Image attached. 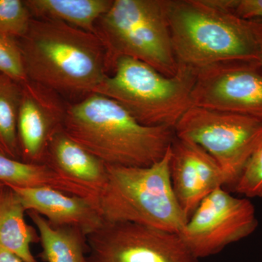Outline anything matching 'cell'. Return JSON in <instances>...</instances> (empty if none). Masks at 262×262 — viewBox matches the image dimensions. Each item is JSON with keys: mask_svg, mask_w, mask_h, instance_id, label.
<instances>
[{"mask_svg": "<svg viewBox=\"0 0 262 262\" xmlns=\"http://www.w3.org/2000/svg\"><path fill=\"white\" fill-rule=\"evenodd\" d=\"M19 44L28 80L53 90L68 102L94 94L110 73L101 39L62 22L33 18Z\"/></svg>", "mask_w": 262, "mask_h": 262, "instance_id": "cell-1", "label": "cell"}, {"mask_svg": "<svg viewBox=\"0 0 262 262\" xmlns=\"http://www.w3.org/2000/svg\"><path fill=\"white\" fill-rule=\"evenodd\" d=\"M179 65L198 71L229 61H260L262 20L241 18L225 0H165Z\"/></svg>", "mask_w": 262, "mask_h": 262, "instance_id": "cell-2", "label": "cell"}, {"mask_svg": "<svg viewBox=\"0 0 262 262\" xmlns=\"http://www.w3.org/2000/svg\"><path fill=\"white\" fill-rule=\"evenodd\" d=\"M63 130L107 165L146 167L171 144L173 127L146 126L121 105L99 94L69 102Z\"/></svg>", "mask_w": 262, "mask_h": 262, "instance_id": "cell-3", "label": "cell"}, {"mask_svg": "<svg viewBox=\"0 0 262 262\" xmlns=\"http://www.w3.org/2000/svg\"><path fill=\"white\" fill-rule=\"evenodd\" d=\"M170 146L146 167L107 165L106 187L98 198L105 222H129L179 234L187 223L170 175Z\"/></svg>", "mask_w": 262, "mask_h": 262, "instance_id": "cell-4", "label": "cell"}, {"mask_svg": "<svg viewBox=\"0 0 262 262\" xmlns=\"http://www.w3.org/2000/svg\"><path fill=\"white\" fill-rule=\"evenodd\" d=\"M177 73L166 77L149 65L122 57L94 93L112 98L146 126L175 127L192 106L196 71L179 65Z\"/></svg>", "mask_w": 262, "mask_h": 262, "instance_id": "cell-5", "label": "cell"}, {"mask_svg": "<svg viewBox=\"0 0 262 262\" xmlns=\"http://www.w3.org/2000/svg\"><path fill=\"white\" fill-rule=\"evenodd\" d=\"M94 34L106 48L110 72L122 57L144 62L166 77L178 72L165 0H113Z\"/></svg>", "mask_w": 262, "mask_h": 262, "instance_id": "cell-6", "label": "cell"}, {"mask_svg": "<svg viewBox=\"0 0 262 262\" xmlns=\"http://www.w3.org/2000/svg\"><path fill=\"white\" fill-rule=\"evenodd\" d=\"M176 136L198 144L234 187L262 143V119L192 106L174 127Z\"/></svg>", "mask_w": 262, "mask_h": 262, "instance_id": "cell-7", "label": "cell"}, {"mask_svg": "<svg viewBox=\"0 0 262 262\" xmlns=\"http://www.w3.org/2000/svg\"><path fill=\"white\" fill-rule=\"evenodd\" d=\"M258 227L254 206L218 188L196 207L179 233L196 259L213 256L246 238Z\"/></svg>", "mask_w": 262, "mask_h": 262, "instance_id": "cell-8", "label": "cell"}, {"mask_svg": "<svg viewBox=\"0 0 262 262\" xmlns=\"http://www.w3.org/2000/svg\"><path fill=\"white\" fill-rule=\"evenodd\" d=\"M87 243L89 262H198L179 234L129 222H105Z\"/></svg>", "mask_w": 262, "mask_h": 262, "instance_id": "cell-9", "label": "cell"}, {"mask_svg": "<svg viewBox=\"0 0 262 262\" xmlns=\"http://www.w3.org/2000/svg\"><path fill=\"white\" fill-rule=\"evenodd\" d=\"M192 106L262 119V65L256 60L220 62L196 71Z\"/></svg>", "mask_w": 262, "mask_h": 262, "instance_id": "cell-10", "label": "cell"}, {"mask_svg": "<svg viewBox=\"0 0 262 262\" xmlns=\"http://www.w3.org/2000/svg\"><path fill=\"white\" fill-rule=\"evenodd\" d=\"M68 103L61 95L37 82L20 84L17 120L20 160L46 163L52 138L63 129Z\"/></svg>", "mask_w": 262, "mask_h": 262, "instance_id": "cell-11", "label": "cell"}, {"mask_svg": "<svg viewBox=\"0 0 262 262\" xmlns=\"http://www.w3.org/2000/svg\"><path fill=\"white\" fill-rule=\"evenodd\" d=\"M170 175L187 220L204 198L227 185L225 174L211 155L198 144L176 135L170 144Z\"/></svg>", "mask_w": 262, "mask_h": 262, "instance_id": "cell-12", "label": "cell"}, {"mask_svg": "<svg viewBox=\"0 0 262 262\" xmlns=\"http://www.w3.org/2000/svg\"><path fill=\"white\" fill-rule=\"evenodd\" d=\"M8 187L18 194L26 211L37 212L51 225L76 227L88 236L105 223L98 202L93 200L51 188Z\"/></svg>", "mask_w": 262, "mask_h": 262, "instance_id": "cell-13", "label": "cell"}, {"mask_svg": "<svg viewBox=\"0 0 262 262\" xmlns=\"http://www.w3.org/2000/svg\"><path fill=\"white\" fill-rule=\"evenodd\" d=\"M45 164L92 191L98 198L107 183V165L71 139L63 129L52 138Z\"/></svg>", "mask_w": 262, "mask_h": 262, "instance_id": "cell-14", "label": "cell"}, {"mask_svg": "<svg viewBox=\"0 0 262 262\" xmlns=\"http://www.w3.org/2000/svg\"><path fill=\"white\" fill-rule=\"evenodd\" d=\"M0 182L10 187L24 189L51 188L98 202L97 194L63 177L47 164L26 163L1 154Z\"/></svg>", "mask_w": 262, "mask_h": 262, "instance_id": "cell-15", "label": "cell"}, {"mask_svg": "<svg viewBox=\"0 0 262 262\" xmlns=\"http://www.w3.org/2000/svg\"><path fill=\"white\" fill-rule=\"evenodd\" d=\"M26 210L18 194L5 185L0 192V247L26 262H37L31 245L39 242V234L25 220Z\"/></svg>", "mask_w": 262, "mask_h": 262, "instance_id": "cell-16", "label": "cell"}, {"mask_svg": "<svg viewBox=\"0 0 262 262\" xmlns=\"http://www.w3.org/2000/svg\"><path fill=\"white\" fill-rule=\"evenodd\" d=\"M113 0H24L33 18L62 22L94 33L98 19Z\"/></svg>", "mask_w": 262, "mask_h": 262, "instance_id": "cell-17", "label": "cell"}, {"mask_svg": "<svg viewBox=\"0 0 262 262\" xmlns=\"http://www.w3.org/2000/svg\"><path fill=\"white\" fill-rule=\"evenodd\" d=\"M37 227L42 246L41 256L47 262H89L87 235L80 229L51 225L40 214L27 211Z\"/></svg>", "mask_w": 262, "mask_h": 262, "instance_id": "cell-18", "label": "cell"}, {"mask_svg": "<svg viewBox=\"0 0 262 262\" xmlns=\"http://www.w3.org/2000/svg\"><path fill=\"white\" fill-rule=\"evenodd\" d=\"M20 84L0 75V154L20 160L17 120Z\"/></svg>", "mask_w": 262, "mask_h": 262, "instance_id": "cell-19", "label": "cell"}, {"mask_svg": "<svg viewBox=\"0 0 262 262\" xmlns=\"http://www.w3.org/2000/svg\"><path fill=\"white\" fill-rule=\"evenodd\" d=\"M32 16L24 0H0V34L22 39L28 32Z\"/></svg>", "mask_w": 262, "mask_h": 262, "instance_id": "cell-20", "label": "cell"}, {"mask_svg": "<svg viewBox=\"0 0 262 262\" xmlns=\"http://www.w3.org/2000/svg\"><path fill=\"white\" fill-rule=\"evenodd\" d=\"M0 75L23 84L28 81L19 40L0 34Z\"/></svg>", "mask_w": 262, "mask_h": 262, "instance_id": "cell-21", "label": "cell"}, {"mask_svg": "<svg viewBox=\"0 0 262 262\" xmlns=\"http://www.w3.org/2000/svg\"><path fill=\"white\" fill-rule=\"evenodd\" d=\"M234 189L247 198L262 196V143L250 158Z\"/></svg>", "mask_w": 262, "mask_h": 262, "instance_id": "cell-22", "label": "cell"}, {"mask_svg": "<svg viewBox=\"0 0 262 262\" xmlns=\"http://www.w3.org/2000/svg\"><path fill=\"white\" fill-rule=\"evenodd\" d=\"M225 3L241 18L262 20V0H225Z\"/></svg>", "mask_w": 262, "mask_h": 262, "instance_id": "cell-23", "label": "cell"}, {"mask_svg": "<svg viewBox=\"0 0 262 262\" xmlns=\"http://www.w3.org/2000/svg\"><path fill=\"white\" fill-rule=\"evenodd\" d=\"M0 262H26L22 258L10 252L8 250L0 247Z\"/></svg>", "mask_w": 262, "mask_h": 262, "instance_id": "cell-24", "label": "cell"}, {"mask_svg": "<svg viewBox=\"0 0 262 262\" xmlns=\"http://www.w3.org/2000/svg\"><path fill=\"white\" fill-rule=\"evenodd\" d=\"M5 184H3V182H0V192H1L2 189H3V187H5Z\"/></svg>", "mask_w": 262, "mask_h": 262, "instance_id": "cell-25", "label": "cell"}, {"mask_svg": "<svg viewBox=\"0 0 262 262\" xmlns=\"http://www.w3.org/2000/svg\"><path fill=\"white\" fill-rule=\"evenodd\" d=\"M260 61H261V65H262V53H261V59H260Z\"/></svg>", "mask_w": 262, "mask_h": 262, "instance_id": "cell-26", "label": "cell"}, {"mask_svg": "<svg viewBox=\"0 0 262 262\" xmlns=\"http://www.w3.org/2000/svg\"></svg>", "mask_w": 262, "mask_h": 262, "instance_id": "cell-27", "label": "cell"}]
</instances>
